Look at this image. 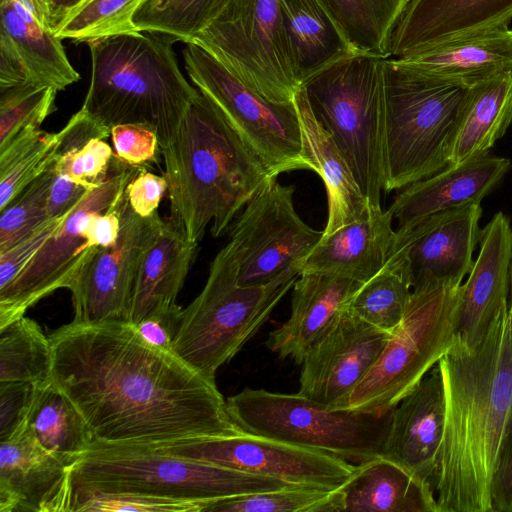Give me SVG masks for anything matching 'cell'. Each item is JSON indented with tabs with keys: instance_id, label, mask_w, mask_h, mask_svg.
Listing matches in <instances>:
<instances>
[{
	"instance_id": "1",
	"label": "cell",
	"mask_w": 512,
	"mask_h": 512,
	"mask_svg": "<svg viewBox=\"0 0 512 512\" xmlns=\"http://www.w3.org/2000/svg\"><path fill=\"white\" fill-rule=\"evenodd\" d=\"M49 339L50 379L95 441L149 447L243 433L215 382L147 343L128 321H72Z\"/></svg>"
},
{
	"instance_id": "2",
	"label": "cell",
	"mask_w": 512,
	"mask_h": 512,
	"mask_svg": "<svg viewBox=\"0 0 512 512\" xmlns=\"http://www.w3.org/2000/svg\"><path fill=\"white\" fill-rule=\"evenodd\" d=\"M445 420L431 481L437 512H493L492 477L512 417V303L474 348L456 335L437 363Z\"/></svg>"
},
{
	"instance_id": "3",
	"label": "cell",
	"mask_w": 512,
	"mask_h": 512,
	"mask_svg": "<svg viewBox=\"0 0 512 512\" xmlns=\"http://www.w3.org/2000/svg\"><path fill=\"white\" fill-rule=\"evenodd\" d=\"M170 201L169 222L188 240L225 234L271 179L265 166L200 91L160 147Z\"/></svg>"
},
{
	"instance_id": "4",
	"label": "cell",
	"mask_w": 512,
	"mask_h": 512,
	"mask_svg": "<svg viewBox=\"0 0 512 512\" xmlns=\"http://www.w3.org/2000/svg\"><path fill=\"white\" fill-rule=\"evenodd\" d=\"M170 36L136 31L88 43L92 73L82 109L107 126L153 127L160 147L198 96L181 73Z\"/></svg>"
},
{
	"instance_id": "5",
	"label": "cell",
	"mask_w": 512,
	"mask_h": 512,
	"mask_svg": "<svg viewBox=\"0 0 512 512\" xmlns=\"http://www.w3.org/2000/svg\"><path fill=\"white\" fill-rule=\"evenodd\" d=\"M384 191L443 170L469 88L417 74L384 60Z\"/></svg>"
},
{
	"instance_id": "6",
	"label": "cell",
	"mask_w": 512,
	"mask_h": 512,
	"mask_svg": "<svg viewBox=\"0 0 512 512\" xmlns=\"http://www.w3.org/2000/svg\"><path fill=\"white\" fill-rule=\"evenodd\" d=\"M300 275L293 267L264 284L241 286L226 246L212 260L206 283L183 309L172 352L206 379L215 382L229 362L268 321Z\"/></svg>"
},
{
	"instance_id": "7",
	"label": "cell",
	"mask_w": 512,
	"mask_h": 512,
	"mask_svg": "<svg viewBox=\"0 0 512 512\" xmlns=\"http://www.w3.org/2000/svg\"><path fill=\"white\" fill-rule=\"evenodd\" d=\"M384 60L354 53L318 71L300 86L374 206H381L384 189Z\"/></svg>"
},
{
	"instance_id": "8",
	"label": "cell",
	"mask_w": 512,
	"mask_h": 512,
	"mask_svg": "<svg viewBox=\"0 0 512 512\" xmlns=\"http://www.w3.org/2000/svg\"><path fill=\"white\" fill-rule=\"evenodd\" d=\"M214 500L297 485L142 446L95 441L68 467L67 486Z\"/></svg>"
},
{
	"instance_id": "9",
	"label": "cell",
	"mask_w": 512,
	"mask_h": 512,
	"mask_svg": "<svg viewBox=\"0 0 512 512\" xmlns=\"http://www.w3.org/2000/svg\"><path fill=\"white\" fill-rule=\"evenodd\" d=\"M226 402L232 420L245 433L327 452L353 464L383 456L393 413L332 408L299 393L251 388Z\"/></svg>"
},
{
	"instance_id": "10",
	"label": "cell",
	"mask_w": 512,
	"mask_h": 512,
	"mask_svg": "<svg viewBox=\"0 0 512 512\" xmlns=\"http://www.w3.org/2000/svg\"><path fill=\"white\" fill-rule=\"evenodd\" d=\"M460 286L444 283L412 290L400 323L340 409L385 414L420 383L458 333Z\"/></svg>"
},
{
	"instance_id": "11",
	"label": "cell",
	"mask_w": 512,
	"mask_h": 512,
	"mask_svg": "<svg viewBox=\"0 0 512 512\" xmlns=\"http://www.w3.org/2000/svg\"><path fill=\"white\" fill-rule=\"evenodd\" d=\"M191 43L272 102L291 103L300 88L279 0H219Z\"/></svg>"
},
{
	"instance_id": "12",
	"label": "cell",
	"mask_w": 512,
	"mask_h": 512,
	"mask_svg": "<svg viewBox=\"0 0 512 512\" xmlns=\"http://www.w3.org/2000/svg\"><path fill=\"white\" fill-rule=\"evenodd\" d=\"M186 71L197 89L220 111L271 177L309 169L294 104L272 102L247 86L205 49L186 43Z\"/></svg>"
},
{
	"instance_id": "13",
	"label": "cell",
	"mask_w": 512,
	"mask_h": 512,
	"mask_svg": "<svg viewBox=\"0 0 512 512\" xmlns=\"http://www.w3.org/2000/svg\"><path fill=\"white\" fill-rule=\"evenodd\" d=\"M138 169L114 156L108 176L88 190L22 272L0 290V329L57 289L71 286L99 249L90 238L92 218L117 206Z\"/></svg>"
},
{
	"instance_id": "14",
	"label": "cell",
	"mask_w": 512,
	"mask_h": 512,
	"mask_svg": "<svg viewBox=\"0 0 512 512\" xmlns=\"http://www.w3.org/2000/svg\"><path fill=\"white\" fill-rule=\"evenodd\" d=\"M295 188L269 180L245 205L226 243L241 286L264 284L301 268L323 236L306 224L294 205Z\"/></svg>"
},
{
	"instance_id": "15",
	"label": "cell",
	"mask_w": 512,
	"mask_h": 512,
	"mask_svg": "<svg viewBox=\"0 0 512 512\" xmlns=\"http://www.w3.org/2000/svg\"><path fill=\"white\" fill-rule=\"evenodd\" d=\"M142 447L292 484L329 489L349 479L357 465L327 452L245 432Z\"/></svg>"
},
{
	"instance_id": "16",
	"label": "cell",
	"mask_w": 512,
	"mask_h": 512,
	"mask_svg": "<svg viewBox=\"0 0 512 512\" xmlns=\"http://www.w3.org/2000/svg\"><path fill=\"white\" fill-rule=\"evenodd\" d=\"M121 228L117 241L99 248L81 268L68 290L74 322L127 321L142 258L157 237L164 220L158 211L136 214L124 192L119 204Z\"/></svg>"
},
{
	"instance_id": "17",
	"label": "cell",
	"mask_w": 512,
	"mask_h": 512,
	"mask_svg": "<svg viewBox=\"0 0 512 512\" xmlns=\"http://www.w3.org/2000/svg\"><path fill=\"white\" fill-rule=\"evenodd\" d=\"M481 204L471 203L435 213L409 230H396L393 251L405 259L412 289L462 284L479 244Z\"/></svg>"
},
{
	"instance_id": "18",
	"label": "cell",
	"mask_w": 512,
	"mask_h": 512,
	"mask_svg": "<svg viewBox=\"0 0 512 512\" xmlns=\"http://www.w3.org/2000/svg\"><path fill=\"white\" fill-rule=\"evenodd\" d=\"M390 333L347 309L305 356L298 393L322 405L341 408L378 359Z\"/></svg>"
},
{
	"instance_id": "19",
	"label": "cell",
	"mask_w": 512,
	"mask_h": 512,
	"mask_svg": "<svg viewBox=\"0 0 512 512\" xmlns=\"http://www.w3.org/2000/svg\"><path fill=\"white\" fill-rule=\"evenodd\" d=\"M512 20V0H409L390 35L388 58H404Z\"/></svg>"
},
{
	"instance_id": "20",
	"label": "cell",
	"mask_w": 512,
	"mask_h": 512,
	"mask_svg": "<svg viewBox=\"0 0 512 512\" xmlns=\"http://www.w3.org/2000/svg\"><path fill=\"white\" fill-rule=\"evenodd\" d=\"M444 420V387L437 364L394 407L383 457L431 484Z\"/></svg>"
},
{
	"instance_id": "21",
	"label": "cell",
	"mask_w": 512,
	"mask_h": 512,
	"mask_svg": "<svg viewBox=\"0 0 512 512\" xmlns=\"http://www.w3.org/2000/svg\"><path fill=\"white\" fill-rule=\"evenodd\" d=\"M508 158L479 155L414 182L394 198L389 211L397 231L411 229L423 219L455 207L481 201L511 169Z\"/></svg>"
},
{
	"instance_id": "22",
	"label": "cell",
	"mask_w": 512,
	"mask_h": 512,
	"mask_svg": "<svg viewBox=\"0 0 512 512\" xmlns=\"http://www.w3.org/2000/svg\"><path fill=\"white\" fill-rule=\"evenodd\" d=\"M479 244L478 256L460 286L457 334L470 348L481 342L509 298L512 227L504 213H496L481 230Z\"/></svg>"
},
{
	"instance_id": "23",
	"label": "cell",
	"mask_w": 512,
	"mask_h": 512,
	"mask_svg": "<svg viewBox=\"0 0 512 512\" xmlns=\"http://www.w3.org/2000/svg\"><path fill=\"white\" fill-rule=\"evenodd\" d=\"M362 284L333 274L301 273L292 287L290 316L269 333L267 347L301 365L348 309Z\"/></svg>"
},
{
	"instance_id": "24",
	"label": "cell",
	"mask_w": 512,
	"mask_h": 512,
	"mask_svg": "<svg viewBox=\"0 0 512 512\" xmlns=\"http://www.w3.org/2000/svg\"><path fill=\"white\" fill-rule=\"evenodd\" d=\"M68 467L36 442L23 420L0 441V512H58Z\"/></svg>"
},
{
	"instance_id": "25",
	"label": "cell",
	"mask_w": 512,
	"mask_h": 512,
	"mask_svg": "<svg viewBox=\"0 0 512 512\" xmlns=\"http://www.w3.org/2000/svg\"><path fill=\"white\" fill-rule=\"evenodd\" d=\"M393 215L381 206L370 204L357 220L328 236L306 257L301 273H326L365 283L390 259L396 230Z\"/></svg>"
},
{
	"instance_id": "26",
	"label": "cell",
	"mask_w": 512,
	"mask_h": 512,
	"mask_svg": "<svg viewBox=\"0 0 512 512\" xmlns=\"http://www.w3.org/2000/svg\"><path fill=\"white\" fill-rule=\"evenodd\" d=\"M395 60L424 77L470 88L512 73V30L487 28Z\"/></svg>"
},
{
	"instance_id": "27",
	"label": "cell",
	"mask_w": 512,
	"mask_h": 512,
	"mask_svg": "<svg viewBox=\"0 0 512 512\" xmlns=\"http://www.w3.org/2000/svg\"><path fill=\"white\" fill-rule=\"evenodd\" d=\"M304 159L309 170L324 182L328 203V218L323 236L354 222L369 208L370 202L361 191L354 174L332 135L315 116L300 87L294 95Z\"/></svg>"
},
{
	"instance_id": "28",
	"label": "cell",
	"mask_w": 512,
	"mask_h": 512,
	"mask_svg": "<svg viewBox=\"0 0 512 512\" xmlns=\"http://www.w3.org/2000/svg\"><path fill=\"white\" fill-rule=\"evenodd\" d=\"M0 34L23 58L35 84L61 91L80 79L50 27L45 0H0Z\"/></svg>"
},
{
	"instance_id": "29",
	"label": "cell",
	"mask_w": 512,
	"mask_h": 512,
	"mask_svg": "<svg viewBox=\"0 0 512 512\" xmlns=\"http://www.w3.org/2000/svg\"><path fill=\"white\" fill-rule=\"evenodd\" d=\"M335 494L336 512H437L431 484L383 456L357 464Z\"/></svg>"
},
{
	"instance_id": "30",
	"label": "cell",
	"mask_w": 512,
	"mask_h": 512,
	"mask_svg": "<svg viewBox=\"0 0 512 512\" xmlns=\"http://www.w3.org/2000/svg\"><path fill=\"white\" fill-rule=\"evenodd\" d=\"M198 243L188 240L169 221H164L145 252L137 273L128 319L133 325L153 311L177 303Z\"/></svg>"
},
{
	"instance_id": "31",
	"label": "cell",
	"mask_w": 512,
	"mask_h": 512,
	"mask_svg": "<svg viewBox=\"0 0 512 512\" xmlns=\"http://www.w3.org/2000/svg\"><path fill=\"white\" fill-rule=\"evenodd\" d=\"M279 4L300 86L323 68L358 53L319 0H279Z\"/></svg>"
},
{
	"instance_id": "32",
	"label": "cell",
	"mask_w": 512,
	"mask_h": 512,
	"mask_svg": "<svg viewBox=\"0 0 512 512\" xmlns=\"http://www.w3.org/2000/svg\"><path fill=\"white\" fill-rule=\"evenodd\" d=\"M511 124V72L470 87L452 140L449 165L487 154Z\"/></svg>"
},
{
	"instance_id": "33",
	"label": "cell",
	"mask_w": 512,
	"mask_h": 512,
	"mask_svg": "<svg viewBox=\"0 0 512 512\" xmlns=\"http://www.w3.org/2000/svg\"><path fill=\"white\" fill-rule=\"evenodd\" d=\"M24 422L43 449L68 465L94 442L80 411L50 378L34 384Z\"/></svg>"
},
{
	"instance_id": "34",
	"label": "cell",
	"mask_w": 512,
	"mask_h": 512,
	"mask_svg": "<svg viewBox=\"0 0 512 512\" xmlns=\"http://www.w3.org/2000/svg\"><path fill=\"white\" fill-rule=\"evenodd\" d=\"M358 53L388 58L394 26L409 0H319Z\"/></svg>"
},
{
	"instance_id": "35",
	"label": "cell",
	"mask_w": 512,
	"mask_h": 512,
	"mask_svg": "<svg viewBox=\"0 0 512 512\" xmlns=\"http://www.w3.org/2000/svg\"><path fill=\"white\" fill-rule=\"evenodd\" d=\"M412 290L406 261L393 251L382 270L360 286L348 309L368 324L392 332L404 316Z\"/></svg>"
},
{
	"instance_id": "36",
	"label": "cell",
	"mask_w": 512,
	"mask_h": 512,
	"mask_svg": "<svg viewBox=\"0 0 512 512\" xmlns=\"http://www.w3.org/2000/svg\"><path fill=\"white\" fill-rule=\"evenodd\" d=\"M52 347L39 325L22 316L0 329V383L37 384L50 378Z\"/></svg>"
},
{
	"instance_id": "37",
	"label": "cell",
	"mask_w": 512,
	"mask_h": 512,
	"mask_svg": "<svg viewBox=\"0 0 512 512\" xmlns=\"http://www.w3.org/2000/svg\"><path fill=\"white\" fill-rule=\"evenodd\" d=\"M57 133L29 128L0 148V211L55 161Z\"/></svg>"
},
{
	"instance_id": "38",
	"label": "cell",
	"mask_w": 512,
	"mask_h": 512,
	"mask_svg": "<svg viewBox=\"0 0 512 512\" xmlns=\"http://www.w3.org/2000/svg\"><path fill=\"white\" fill-rule=\"evenodd\" d=\"M214 500L168 498L68 485L59 511L206 512Z\"/></svg>"
},
{
	"instance_id": "39",
	"label": "cell",
	"mask_w": 512,
	"mask_h": 512,
	"mask_svg": "<svg viewBox=\"0 0 512 512\" xmlns=\"http://www.w3.org/2000/svg\"><path fill=\"white\" fill-rule=\"evenodd\" d=\"M335 489L290 485L216 499L206 512H336Z\"/></svg>"
},
{
	"instance_id": "40",
	"label": "cell",
	"mask_w": 512,
	"mask_h": 512,
	"mask_svg": "<svg viewBox=\"0 0 512 512\" xmlns=\"http://www.w3.org/2000/svg\"><path fill=\"white\" fill-rule=\"evenodd\" d=\"M219 0H144L133 16L137 31L154 32L191 43Z\"/></svg>"
},
{
	"instance_id": "41",
	"label": "cell",
	"mask_w": 512,
	"mask_h": 512,
	"mask_svg": "<svg viewBox=\"0 0 512 512\" xmlns=\"http://www.w3.org/2000/svg\"><path fill=\"white\" fill-rule=\"evenodd\" d=\"M144 0H84L56 31L60 39L89 42L137 30L133 16Z\"/></svg>"
},
{
	"instance_id": "42",
	"label": "cell",
	"mask_w": 512,
	"mask_h": 512,
	"mask_svg": "<svg viewBox=\"0 0 512 512\" xmlns=\"http://www.w3.org/2000/svg\"><path fill=\"white\" fill-rule=\"evenodd\" d=\"M57 90L34 83L0 89V148L29 128H41L56 110Z\"/></svg>"
},
{
	"instance_id": "43",
	"label": "cell",
	"mask_w": 512,
	"mask_h": 512,
	"mask_svg": "<svg viewBox=\"0 0 512 512\" xmlns=\"http://www.w3.org/2000/svg\"><path fill=\"white\" fill-rule=\"evenodd\" d=\"M54 168L55 161L0 211V253L28 237L49 220L48 198Z\"/></svg>"
},
{
	"instance_id": "44",
	"label": "cell",
	"mask_w": 512,
	"mask_h": 512,
	"mask_svg": "<svg viewBox=\"0 0 512 512\" xmlns=\"http://www.w3.org/2000/svg\"><path fill=\"white\" fill-rule=\"evenodd\" d=\"M114 154L103 138H94L81 147L55 149V172L93 188L106 179Z\"/></svg>"
},
{
	"instance_id": "45",
	"label": "cell",
	"mask_w": 512,
	"mask_h": 512,
	"mask_svg": "<svg viewBox=\"0 0 512 512\" xmlns=\"http://www.w3.org/2000/svg\"><path fill=\"white\" fill-rule=\"evenodd\" d=\"M110 135L116 156L130 166L137 167L153 160L160 149L157 131L139 123L111 127Z\"/></svg>"
},
{
	"instance_id": "46",
	"label": "cell",
	"mask_w": 512,
	"mask_h": 512,
	"mask_svg": "<svg viewBox=\"0 0 512 512\" xmlns=\"http://www.w3.org/2000/svg\"><path fill=\"white\" fill-rule=\"evenodd\" d=\"M65 216L47 220L28 237L0 253V290L22 272Z\"/></svg>"
},
{
	"instance_id": "47",
	"label": "cell",
	"mask_w": 512,
	"mask_h": 512,
	"mask_svg": "<svg viewBox=\"0 0 512 512\" xmlns=\"http://www.w3.org/2000/svg\"><path fill=\"white\" fill-rule=\"evenodd\" d=\"M182 313L183 309L177 303L167 305L153 311L134 326L147 343L172 352Z\"/></svg>"
},
{
	"instance_id": "48",
	"label": "cell",
	"mask_w": 512,
	"mask_h": 512,
	"mask_svg": "<svg viewBox=\"0 0 512 512\" xmlns=\"http://www.w3.org/2000/svg\"><path fill=\"white\" fill-rule=\"evenodd\" d=\"M33 383H0V441L10 437L24 420Z\"/></svg>"
},
{
	"instance_id": "49",
	"label": "cell",
	"mask_w": 512,
	"mask_h": 512,
	"mask_svg": "<svg viewBox=\"0 0 512 512\" xmlns=\"http://www.w3.org/2000/svg\"><path fill=\"white\" fill-rule=\"evenodd\" d=\"M167 189L164 175L141 171L129 182L125 194L132 210L139 216L148 217L157 212Z\"/></svg>"
},
{
	"instance_id": "50",
	"label": "cell",
	"mask_w": 512,
	"mask_h": 512,
	"mask_svg": "<svg viewBox=\"0 0 512 512\" xmlns=\"http://www.w3.org/2000/svg\"><path fill=\"white\" fill-rule=\"evenodd\" d=\"M491 500L493 512H512V417L495 465Z\"/></svg>"
},
{
	"instance_id": "51",
	"label": "cell",
	"mask_w": 512,
	"mask_h": 512,
	"mask_svg": "<svg viewBox=\"0 0 512 512\" xmlns=\"http://www.w3.org/2000/svg\"><path fill=\"white\" fill-rule=\"evenodd\" d=\"M90 189L66 175L55 172L48 198L49 219L65 216Z\"/></svg>"
},
{
	"instance_id": "52",
	"label": "cell",
	"mask_w": 512,
	"mask_h": 512,
	"mask_svg": "<svg viewBox=\"0 0 512 512\" xmlns=\"http://www.w3.org/2000/svg\"><path fill=\"white\" fill-rule=\"evenodd\" d=\"M29 83L34 81L28 66L11 41L0 34V89Z\"/></svg>"
},
{
	"instance_id": "53",
	"label": "cell",
	"mask_w": 512,
	"mask_h": 512,
	"mask_svg": "<svg viewBox=\"0 0 512 512\" xmlns=\"http://www.w3.org/2000/svg\"><path fill=\"white\" fill-rule=\"evenodd\" d=\"M83 1L84 0H47L49 24L55 34L65 19Z\"/></svg>"
},
{
	"instance_id": "54",
	"label": "cell",
	"mask_w": 512,
	"mask_h": 512,
	"mask_svg": "<svg viewBox=\"0 0 512 512\" xmlns=\"http://www.w3.org/2000/svg\"><path fill=\"white\" fill-rule=\"evenodd\" d=\"M509 301L512 303V262L510 266V289H509Z\"/></svg>"
},
{
	"instance_id": "55",
	"label": "cell",
	"mask_w": 512,
	"mask_h": 512,
	"mask_svg": "<svg viewBox=\"0 0 512 512\" xmlns=\"http://www.w3.org/2000/svg\"><path fill=\"white\" fill-rule=\"evenodd\" d=\"M47 2V0H45Z\"/></svg>"
}]
</instances>
